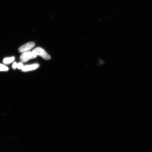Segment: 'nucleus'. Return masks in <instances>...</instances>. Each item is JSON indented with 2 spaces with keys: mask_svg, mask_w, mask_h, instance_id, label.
I'll use <instances>...</instances> for the list:
<instances>
[{
  "mask_svg": "<svg viewBox=\"0 0 152 152\" xmlns=\"http://www.w3.org/2000/svg\"><path fill=\"white\" fill-rule=\"evenodd\" d=\"M8 70L9 68L7 66L3 64H0V71H7Z\"/></svg>",
  "mask_w": 152,
  "mask_h": 152,
  "instance_id": "423d86ee",
  "label": "nucleus"
},
{
  "mask_svg": "<svg viewBox=\"0 0 152 152\" xmlns=\"http://www.w3.org/2000/svg\"><path fill=\"white\" fill-rule=\"evenodd\" d=\"M39 64H31L29 65L24 66L22 68V71L23 72H27L37 69L39 67Z\"/></svg>",
  "mask_w": 152,
  "mask_h": 152,
  "instance_id": "20e7f679",
  "label": "nucleus"
},
{
  "mask_svg": "<svg viewBox=\"0 0 152 152\" xmlns=\"http://www.w3.org/2000/svg\"><path fill=\"white\" fill-rule=\"evenodd\" d=\"M35 46V43L33 42H29L25 44L19 48L18 51L20 53L27 52Z\"/></svg>",
  "mask_w": 152,
  "mask_h": 152,
  "instance_id": "7ed1b4c3",
  "label": "nucleus"
},
{
  "mask_svg": "<svg viewBox=\"0 0 152 152\" xmlns=\"http://www.w3.org/2000/svg\"><path fill=\"white\" fill-rule=\"evenodd\" d=\"M37 56L33 51H27L22 53L20 57V60L22 62H26L31 59L36 58Z\"/></svg>",
  "mask_w": 152,
  "mask_h": 152,
  "instance_id": "f257e3e1",
  "label": "nucleus"
},
{
  "mask_svg": "<svg viewBox=\"0 0 152 152\" xmlns=\"http://www.w3.org/2000/svg\"><path fill=\"white\" fill-rule=\"evenodd\" d=\"M15 59L14 57H10V58H7L4 59L3 62L4 64H8L11 63L14 61Z\"/></svg>",
  "mask_w": 152,
  "mask_h": 152,
  "instance_id": "39448f33",
  "label": "nucleus"
},
{
  "mask_svg": "<svg viewBox=\"0 0 152 152\" xmlns=\"http://www.w3.org/2000/svg\"><path fill=\"white\" fill-rule=\"evenodd\" d=\"M32 51L37 56H40L44 59L49 60L51 58L50 56L41 48L37 47V48L34 49Z\"/></svg>",
  "mask_w": 152,
  "mask_h": 152,
  "instance_id": "f03ea898",
  "label": "nucleus"
},
{
  "mask_svg": "<svg viewBox=\"0 0 152 152\" xmlns=\"http://www.w3.org/2000/svg\"><path fill=\"white\" fill-rule=\"evenodd\" d=\"M17 64H18L16 62H14V63H13L12 65V68L13 69H15L17 68Z\"/></svg>",
  "mask_w": 152,
  "mask_h": 152,
  "instance_id": "6e6552de",
  "label": "nucleus"
},
{
  "mask_svg": "<svg viewBox=\"0 0 152 152\" xmlns=\"http://www.w3.org/2000/svg\"><path fill=\"white\" fill-rule=\"evenodd\" d=\"M23 66V64L22 62L19 63L17 64V68L19 69H22Z\"/></svg>",
  "mask_w": 152,
  "mask_h": 152,
  "instance_id": "0eeeda50",
  "label": "nucleus"
}]
</instances>
